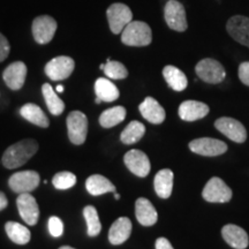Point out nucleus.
<instances>
[{"label":"nucleus","mask_w":249,"mask_h":249,"mask_svg":"<svg viewBox=\"0 0 249 249\" xmlns=\"http://www.w3.org/2000/svg\"><path fill=\"white\" fill-rule=\"evenodd\" d=\"M96 97H98L102 102H114L119 98V89L114 83H112L108 79L101 77L95 82Z\"/></svg>","instance_id":"nucleus-26"},{"label":"nucleus","mask_w":249,"mask_h":249,"mask_svg":"<svg viewBox=\"0 0 249 249\" xmlns=\"http://www.w3.org/2000/svg\"><path fill=\"white\" fill-rule=\"evenodd\" d=\"M163 76L166 83L172 88L174 91H183L188 86V81H187V76L178 67L172 66H165L163 70Z\"/></svg>","instance_id":"nucleus-25"},{"label":"nucleus","mask_w":249,"mask_h":249,"mask_svg":"<svg viewBox=\"0 0 249 249\" xmlns=\"http://www.w3.org/2000/svg\"><path fill=\"white\" fill-rule=\"evenodd\" d=\"M121 42L128 46H148L152 42V31L142 21H132L121 33Z\"/></svg>","instance_id":"nucleus-2"},{"label":"nucleus","mask_w":249,"mask_h":249,"mask_svg":"<svg viewBox=\"0 0 249 249\" xmlns=\"http://www.w3.org/2000/svg\"><path fill=\"white\" fill-rule=\"evenodd\" d=\"M114 197H116V200H119L120 198V195L117 194V193H114Z\"/></svg>","instance_id":"nucleus-42"},{"label":"nucleus","mask_w":249,"mask_h":249,"mask_svg":"<svg viewBox=\"0 0 249 249\" xmlns=\"http://www.w3.org/2000/svg\"><path fill=\"white\" fill-rule=\"evenodd\" d=\"M18 209L20 216L28 225H35L39 218V208L36 198L29 193H23L18 196Z\"/></svg>","instance_id":"nucleus-14"},{"label":"nucleus","mask_w":249,"mask_h":249,"mask_svg":"<svg viewBox=\"0 0 249 249\" xmlns=\"http://www.w3.org/2000/svg\"><path fill=\"white\" fill-rule=\"evenodd\" d=\"M5 230L7 233L8 238L11 239L14 244L26 245L30 241L31 233L27 226L21 225V224L15 222H7L5 224Z\"/></svg>","instance_id":"nucleus-27"},{"label":"nucleus","mask_w":249,"mask_h":249,"mask_svg":"<svg viewBox=\"0 0 249 249\" xmlns=\"http://www.w3.org/2000/svg\"><path fill=\"white\" fill-rule=\"evenodd\" d=\"M86 188L92 196H99L107 193H116V186L101 174L90 176L86 181Z\"/></svg>","instance_id":"nucleus-22"},{"label":"nucleus","mask_w":249,"mask_h":249,"mask_svg":"<svg viewBox=\"0 0 249 249\" xmlns=\"http://www.w3.org/2000/svg\"><path fill=\"white\" fill-rule=\"evenodd\" d=\"M57 21L49 15L37 17L33 21V36L38 44H48L57 31Z\"/></svg>","instance_id":"nucleus-10"},{"label":"nucleus","mask_w":249,"mask_h":249,"mask_svg":"<svg viewBox=\"0 0 249 249\" xmlns=\"http://www.w3.org/2000/svg\"><path fill=\"white\" fill-rule=\"evenodd\" d=\"M214 127L231 141L244 143L247 140V130L245 126L240 121L233 119V118H219L214 123Z\"/></svg>","instance_id":"nucleus-11"},{"label":"nucleus","mask_w":249,"mask_h":249,"mask_svg":"<svg viewBox=\"0 0 249 249\" xmlns=\"http://www.w3.org/2000/svg\"><path fill=\"white\" fill-rule=\"evenodd\" d=\"M156 249H174L166 238H160L156 240Z\"/></svg>","instance_id":"nucleus-37"},{"label":"nucleus","mask_w":249,"mask_h":249,"mask_svg":"<svg viewBox=\"0 0 249 249\" xmlns=\"http://www.w3.org/2000/svg\"><path fill=\"white\" fill-rule=\"evenodd\" d=\"M124 161L127 169L140 178H144L150 173V160L148 156L139 149H133L127 152L124 157Z\"/></svg>","instance_id":"nucleus-13"},{"label":"nucleus","mask_w":249,"mask_h":249,"mask_svg":"<svg viewBox=\"0 0 249 249\" xmlns=\"http://www.w3.org/2000/svg\"><path fill=\"white\" fill-rule=\"evenodd\" d=\"M107 15L110 29L116 35L123 33L124 27L133 21V13L130 8L127 5L121 4V2L112 4L107 8Z\"/></svg>","instance_id":"nucleus-6"},{"label":"nucleus","mask_w":249,"mask_h":249,"mask_svg":"<svg viewBox=\"0 0 249 249\" xmlns=\"http://www.w3.org/2000/svg\"><path fill=\"white\" fill-rule=\"evenodd\" d=\"M8 205V200L6 197V195L2 192H0V211L4 210Z\"/></svg>","instance_id":"nucleus-38"},{"label":"nucleus","mask_w":249,"mask_h":249,"mask_svg":"<svg viewBox=\"0 0 249 249\" xmlns=\"http://www.w3.org/2000/svg\"><path fill=\"white\" fill-rule=\"evenodd\" d=\"M189 149L197 155L214 157V156L225 154L227 150V145L226 143L220 141V140L201 138L191 141V143H189Z\"/></svg>","instance_id":"nucleus-12"},{"label":"nucleus","mask_w":249,"mask_h":249,"mask_svg":"<svg viewBox=\"0 0 249 249\" xmlns=\"http://www.w3.org/2000/svg\"><path fill=\"white\" fill-rule=\"evenodd\" d=\"M202 196L211 203H226L232 198V191L220 178L213 177L205 185Z\"/></svg>","instance_id":"nucleus-7"},{"label":"nucleus","mask_w":249,"mask_h":249,"mask_svg":"<svg viewBox=\"0 0 249 249\" xmlns=\"http://www.w3.org/2000/svg\"><path fill=\"white\" fill-rule=\"evenodd\" d=\"M145 133L144 124L140 123V121H130L128 126L123 130L120 135V141L124 144H134V143L139 142L143 138Z\"/></svg>","instance_id":"nucleus-30"},{"label":"nucleus","mask_w":249,"mask_h":249,"mask_svg":"<svg viewBox=\"0 0 249 249\" xmlns=\"http://www.w3.org/2000/svg\"><path fill=\"white\" fill-rule=\"evenodd\" d=\"M239 79L245 86L249 87V61H245L240 64L238 70Z\"/></svg>","instance_id":"nucleus-35"},{"label":"nucleus","mask_w":249,"mask_h":249,"mask_svg":"<svg viewBox=\"0 0 249 249\" xmlns=\"http://www.w3.org/2000/svg\"><path fill=\"white\" fill-rule=\"evenodd\" d=\"M164 18L170 29L182 33L188 28L185 6L178 0H169L166 2L164 8Z\"/></svg>","instance_id":"nucleus-5"},{"label":"nucleus","mask_w":249,"mask_h":249,"mask_svg":"<svg viewBox=\"0 0 249 249\" xmlns=\"http://www.w3.org/2000/svg\"><path fill=\"white\" fill-rule=\"evenodd\" d=\"M49 232L50 234L54 238H59L64 233V223L61 222V219L59 217L52 216L49 219Z\"/></svg>","instance_id":"nucleus-34"},{"label":"nucleus","mask_w":249,"mask_h":249,"mask_svg":"<svg viewBox=\"0 0 249 249\" xmlns=\"http://www.w3.org/2000/svg\"><path fill=\"white\" fill-rule=\"evenodd\" d=\"M39 182L40 177L36 171H21L11 176L8 186L17 194H23L35 191Z\"/></svg>","instance_id":"nucleus-8"},{"label":"nucleus","mask_w":249,"mask_h":249,"mask_svg":"<svg viewBox=\"0 0 249 249\" xmlns=\"http://www.w3.org/2000/svg\"><path fill=\"white\" fill-rule=\"evenodd\" d=\"M27 73L28 70L24 62L15 61L6 67L2 73V79L9 89L20 90L26 82Z\"/></svg>","instance_id":"nucleus-16"},{"label":"nucleus","mask_w":249,"mask_h":249,"mask_svg":"<svg viewBox=\"0 0 249 249\" xmlns=\"http://www.w3.org/2000/svg\"><path fill=\"white\" fill-rule=\"evenodd\" d=\"M209 113V107L202 102L185 101L179 107V117L185 121L203 119Z\"/></svg>","instance_id":"nucleus-18"},{"label":"nucleus","mask_w":249,"mask_h":249,"mask_svg":"<svg viewBox=\"0 0 249 249\" xmlns=\"http://www.w3.org/2000/svg\"><path fill=\"white\" fill-rule=\"evenodd\" d=\"M139 110L141 112L142 117L149 123L160 124L165 120L166 113L163 107L152 97H147L140 104Z\"/></svg>","instance_id":"nucleus-19"},{"label":"nucleus","mask_w":249,"mask_h":249,"mask_svg":"<svg viewBox=\"0 0 249 249\" xmlns=\"http://www.w3.org/2000/svg\"><path fill=\"white\" fill-rule=\"evenodd\" d=\"M103 71H104L105 75L112 80H123L128 76V71L124 66V64L119 61L110 60V59H107Z\"/></svg>","instance_id":"nucleus-32"},{"label":"nucleus","mask_w":249,"mask_h":249,"mask_svg":"<svg viewBox=\"0 0 249 249\" xmlns=\"http://www.w3.org/2000/svg\"><path fill=\"white\" fill-rule=\"evenodd\" d=\"M135 216L143 226H152L157 223L158 213L148 198L140 197L135 203Z\"/></svg>","instance_id":"nucleus-21"},{"label":"nucleus","mask_w":249,"mask_h":249,"mask_svg":"<svg viewBox=\"0 0 249 249\" xmlns=\"http://www.w3.org/2000/svg\"><path fill=\"white\" fill-rule=\"evenodd\" d=\"M75 61L67 55L53 58L45 65V74L52 81L66 80L73 73Z\"/></svg>","instance_id":"nucleus-9"},{"label":"nucleus","mask_w":249,"mask_h":249,"mask_svg":"<svg viewBox=\"0 0 249 249\" xmlns=\"http://www.w3.org/2000/svg\"><path fill=\"white\" fill-rule=\"evenodd\" d=\"M95 102H96V104H101V99H99L98 97H96V99H95Z\"/></svg>","instance_id":"nucleus-41"},{"label":"nucleus","mask_w":249,"mask_h":249,"mask_svg":"<svg viewBox=\"0 0 249 249\" xmlns=\"http://www.w3.org/2000/svg\"><path fill=\"white\" fill-rule=\"evenodd\" d=\"M52 183H53L54 188L57 189H70L73 186H75L76 183V177L75 174H73L71 172H59L55 174L52 179Z\"/></svg>","instance_id":"nucleus-33"},{"label":"nucleus","mask_w":249,"mask_h":249,"mask_svg":"<svg viewBox=\"0 0 249 249\" xmlns=\"http://www.w3.org/2000/svg\"><path fill=\"white\" fill-rule=\"evenodd\" d=\"M83 216H85L87 227H88V235L97 236L102 231V224L96 208L92 205H87L83 209Z\"/></svg>","instance_id":"nucleus-31"},{"label":"nucleus","mask_w":249,"mask_h":249,"mask_svg":"<svg viewBox=\"0 0 249 249\" xmlns=\"http://www.w3.org/2000/svg\"><path fill=\"white\" fill-rule=\"evenodd\" d=\"M64 90H65V88L62 86H60V85L57 86V88H55V91H57V92H62V91H64Z\"/></svg>","instance_id":"nucleus-39"},{"label":"nucleus","mask_w":249,"mask_h":249,"mask_svg":"<svg viewBox=\"0 0 249 249\" xmlns=\"http://www.w3.org/2000/svg\"><path fill=\"white\" fill-rule=\"evenodd\" d=\"M59 249H75V248L70 247V246H62V247H60Z\"/></svg>","instance_id":"nucleus-40"},{"label":"nucleus","mask_w":249,"mask_h":249,"mask_svg":"<svg viewBox=\"0 0 249 249\" xmlns=\"http://www.w3.org/2000/svg\"><path fill=\"white\" fill-rule=\"evenodd\" d=\"M226 30L233 39L249 48V18L234 15L226 23Z\"/></svg>","instance_id":"nucleus-15"},{"label":"nucleus","mask_w":249,"mask_h":249,"mask_svg":"<svg viewBox=\"0 0 249 249\" xmlns=\"http://www.w3.org/2000/svg\"><path fill=\"white\" fill-rule=\"evenodd\" d=\"M68 138L73 144L80 145L86 142L88 134V118L81 111H73L67 117Z\"/></svg>","instance_id":"nucleus-4"},{"label":"nucleus","mask_w":249,"mask_h":249,"mask_svg":"<svg viewBox=\"0 0 249 249\" xmlns=\"http://www.w3.org/2000/svg\"><path fill=\"white\" fill-rule=\"evenodd\" d=\"M173 172L169 169H163L155 176V192L161 198H169L173 189Z\"/></svg>","instance_id":"nucleus-23"},{"label":"nucleus","mask_w":249,"mask_h":249,"mask_svg":"<svg viewBox=\"0 0 249 249\" xmlns=\"http://www.w3.org/2000/svg\"><path fill=\"white\" fill-rule=\"evenodd\" d=\"M38 150V143L33 139H24L6 149L1 163L6 169L13 170L22 166Z\"/></svg>","instance_id":"nucleus-1"},{"label":"nucleus","mask_w":249,"mask_h":249,"mask_svg":"<svg viewBox=\"0 0 249 249\" xmlns=\"http://www.w3.org/2000/svg\"><path fill=\"white\" fill-rule=\"evenodd\" d=\"M42 91L43 96H44L46 105H48L49 111L51 112L53 116H59V114H61L65 110V103L62 99L59 98L57 91H54V89L52 88L51 85H49V83H44V85H43Z\"/></svg>","instance_id":"nucleus-28"},{"label":"nucleus","mask_w":249,"mask_h":249,"mask_svg":"<svg viewBox=\"0 0 249 249\" xmlns=\"http://www.w3.org/2000/svg\"><path fill=\"white\" fill-rule=\"evenodd\" d=\"M222 235L224 240L234 249H246L248 247V234L240 226L227 224L222 229Z\"/></svg>","instance_id":"nucleus-17"},{"label":"nucleus","mask_w":249,"mask_h":249,"mask_svg":"<svg viewBox=\"0 0 249 249\" xmlns=\"http://www.w3.org/2000/svg\"><path fill=\"white\" fill-rule=\"evenodd\" d=\"M126 118V108L124 107H114L105 110L99 117V124L104 128H111L123 123Z\"/></svg>","instance_id":"nucleus-29"},{"label":"nucleus","mask_w":249,"mask_h":249,"mask_svg":"<svg viewBox=\"0 0 249 249\" xmlns=\"http://www.w3.org/2000/svg\"><path fill=\"white\" fill-rule=\"evenodd\" d=\"M195 71L202 81L210 85L222 83L226 76L225 68L223 65L213 58H205L198 61L195 67Z\"/></svg>","instance_id":"nucleus-3"},{"label":"nucleus","mask_w":249,"mask_h":249,"mask_svg":"<svg viewBox=\"0 0 249 249\" xmlns=\"http://www.w3.org/2000/svg\"><path fill=\"white\" fill-rule=\"evenodd\" d=\"M9 51H11V45L6 37L0 34V62H2L8 57Z\"/></svg>","instance_id":"nucleus-36"},{"label":"nucleus","mask_w":249,"mask_h":249,"mask_svg":"<svg viewBox=\"0 0 249 249\" xmlns=\"http://www.w3.org/2000/svg\"><path fill=\"white\" fill-rule=\"evenodd\" d=\"M132 233V222L129 218L120 217L112 224L108 231V241L112 245L118 246L124 244L129 239Z\"/></svg>","instance_id":"nucleus-20"},{"label":"nucleus","mask_w":249,"mask_h":249,"mask_svg":"<svg viewBox=\"0 0 249 249\" xmlns=\"http://www.w3.org/2000/svg\"><path fill=\"white\" fill-rule=\"evenodd\" d=\"M20 114L27 121H29V123L36 124L38 127H42V128H48L50 126L49 118L45 116V113L38 105L33 104V103L24 104L20 108Z\"/></svg>","instance_id":"nucleus-24"}]
</instances>
